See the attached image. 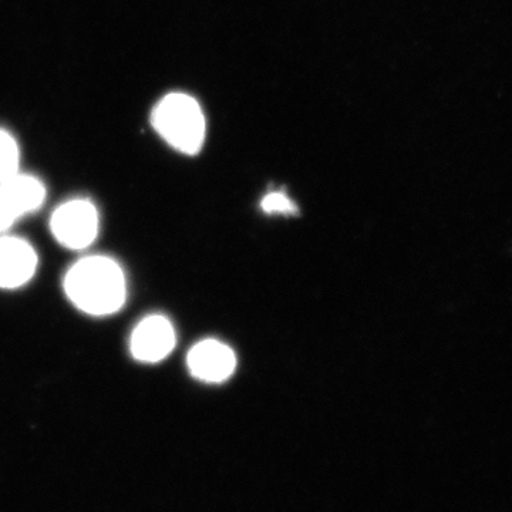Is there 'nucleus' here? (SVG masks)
Masks as SVG:
<instances>
[{
	"instance_id": "1",
	"label": "nucleus",
	"mask_w": 512,
	"mask_h": 512,
	"mask_svg": "<svg viewBox=\"0 0 512 512\" xmlns=\"http://www.w3.org/2000/svg\"><path fill=\"white\" fill-rule=\"evenodd\" d=\"M63 288L80 312L97 318L119 312L127 298L123 268L104 255L79 259L64 275Z\"/></svg>"
},
{
	"instance_id": "2",
	"label": "nucleus",
	"mask_w": 512,
	"mask_h": 512,
	"mask_svg": "<svg viewBox=\"0 0 512 512\" xmlns=\"http://www.w3.org/2000/svg\"><path fill=\"white\" fill-rule=\"evenodd\" d=\"M151 123L171 147L188 156L197 154L204 144V113L200 104L187 94L165 96L154 109Z\"/></svg>"
},
{
	"instance_id": "3",
	"label": "nucleus",
	"mask_w": 512,
	"mask_h": 512,
	"mask_svg": "<svg viewBox=\"0 0 512 512\" xmlns=\"http://www.w3.org/2000/svg\"><path fill=\"white\" fill-rule=\"evenodd\" d=\"M100 218L96 205L86 198H73L57 207L50 218V231L63 248L83 251L92 247L99 235Z\"/></svg>"
},
{
	"instance_id": "4",
	"label": "nucleus",
	"mask_w": 512,
	"mask_h": 512,
	"mask_svg": "<svg viewBox=\"0 0 512 512\" xmlns=\"http://www.w3.org/2000/svg\"><path fill=\"white\" fill-rule=\"evenodd\" d=\"M46 188L39 178L18 173L0 181V234L42 207Z\"/></svg>"
},
{
	"instance_id": "5",
	"label": "nucleus",
	"mask_w": 512,
	"mask_h": 512,
	"mask_svg": "<svg viewBox=\"0 0 512 512\" xmlns=\"http://www.w3.org/2000/svg\"><path fill=\"white\" fill-rule=\"evenodd\" d=\"M175 330L165 316L150 315L134 328L130 338V352L141 363H158L173 352Z\"/></svg>"
},
{
	"instance_id": "6",
	"label": "nucleus",
	"mask_w": 512,
	"mask_h": 512,
	"mask_svg": "<svg viewBox=\"0 0 512 512\" xmlns=\"http://www.w3.org/2000/svg\"><path fill=\"white\" fill-rule=\"evenodd\" d=\"M187 366L191 375L201 382L222 383L235 372L237 356L220 340H201L188 352Z\"/></svg>"
},
{
	"instance_id": "7",
	"label": "nucleus",
	"mask_w": 512,
	"mask_h": 512,
	"mask_svg": "<svg viewBox=\"0 0 512 512\" xmlns=\"http://www.w3.org/2000/svg\"><path fill=\"white\" fill-rule=\"evenodd\" d=\"M39 258L25 239L0 235V288L18 289L32 281Z\"/></svg>"
},
{
	"instance_id": "8",
	"label": "nucleus",
	"mask_w": 512,
	"mask_h": 512,
	"mask_svg": "<svg viewBox=\"0 0 512 512\" xmlns=\"http://www.w3.org/2000/svg\"><path fill=\"white\" fill-rule=\"evenodd\" d=\"M20 150L8 131L0 130V181L20 173Z\"/></svg>"
},
{
	"instance_id": "9",
	"label": "nucleus",
	"mask_w": 512,
	"mask_h": 512,
	"mask_svg": "<svg viewBox=\"0 0 512 512\" xmlns=\"http://www.w3.org/2000/svg\"><path fill=\"white\" fill-rule=\"evenodd\" d=\"M262 210L266 214H295L298 211L296 205L289 200L288 195L281 191L269 192L262 200Z\"/></svg>"
}]
</instances>
